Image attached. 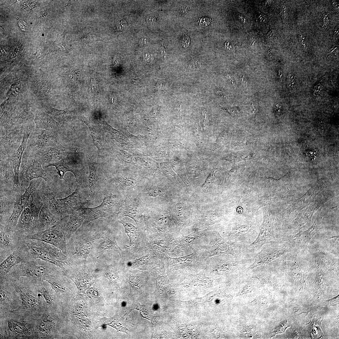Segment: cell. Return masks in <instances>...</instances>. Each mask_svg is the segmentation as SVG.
I'll return each mask as SVG.
<instances>
[{"mask_svg":"<svg viewBox=\"0 0 339 339\" xmlns=\"http://www.w3.org/2000/svg\"><path fill=\"white\" fill-rule=\"evenodd\" d=\"M23 136L24 128L13 131L0 128V148L8 157L11 156L20 146Z\"/></svg>","mask_w":339,"mask_h":339,"instance_id":"2e32d148","label":"cell"},{"mask_svg":"<svg viewBox=\"0 0 339 339\" xmlns=\"http://www.w3.org/2000/svg\"><path fill=\"white\" fill-rule=\"evenodd\" d=\"M78 119L84 122L88 127L90 131V135L92 137L94 145L96 147L99 152L102 153L104 152V148L101 142V139L99 133L94 128L83 119L78 117Z\"/></svg>","mask_w":339,"mask_h":339,"instance_id":"1f68e13d","label":"cell"},{"mask_svg":"<svg viewBox=\"0 0 339 339\" xmlns=\"http://www.w3.org/2000/svg\"><path fill=\"white\" fill-rule=\"evenodd\" d=\"M56 266L39 259L18 264L13 267V277L19 278L26 277L37 279H42Z\"/></svg>","mask_w":339,"mask_h":339,"instance_id":"52a82bcc","label":"cell"},{"mask_svg":"<svg viewBox=\"0 0 339 339\" xmlns=\"http://www.w3.org/2000/svg\"><path fill=\"white\" fill-rule=\"evenodd\" d=\"M40 293L43 296L46 303L49 304H51L53 303V299L49 292V291L45 288H42Z\"/></svg>","mask_w":339,"mask_h":339,"instance_id":"74e56055","label":"cell"},{"mask_svg":"<svg viewBox=\"0 0 339 339\" xmlns=\"http://www.w3.org/2000/svg\"><path fill=\"white\" fill-rule=\"evenodd\" d=\"M142 216L141 210L138 205L133 202H130V201L127 200H125L122 203L117 213V218L118 219L124 217H128L132 219L137 225L139 219Z\"/></svg>","mask_w":339,"mask_h":339,"instance_id":"cb8c5ba5","label":"cell"},{"mask_svg":"<svg viewBox=\"0 0 339 339\" xmlns=\"http://www.w3.org/2000/svg\"><path fill=\"white\" fill-rule=\"evenodd\" d=\"M91 81L92 90L93 91H95L96 90V81L94 75H91Z\"/></svg>","mask_w":339,"mask_h":339,"instance_id":"7dc6e473","label":"cell"},{"mask_svg":"<svg viewBox=\"0 0 339 339\" xmlns=\"http://www.w3.org/2000/svg\"><path fill=\"white\" fill-rule=\"evenodd\" d=\"M157 257L151 254L148 253L146 255L136 258L133 260H130L128 257H126L121 262L125 266H131L132 268L140 269H146L147 268H153V266L156 265Z\"/></svg>","mask_w":339,"mask_h":339,"instance_id":"d4e9b609","label":"cell"},{"mask_svg":"<svg viewBox=\"0 0 339 339\" xmlns=\"http://www.w3.org/2000/svg\"><path fill=\"white\" fill-rule=\"evenodd\" d=\"M61 219L53 214L47 206L43 205L39 213L36 233L51 227Z\"/></svg>","mask_w":339,"mask_h":339,"instance_id":"603a6c76","label":"cell"},{"mask_svg":"<svg viewBox=\"0 0 339 339\" xmlns=\"http://www.w3.org/2000/svg\"><path fill=\"white\" fill-rule=\"evenodd\" d=\"M322 16H323V26H325V27H326L329 23L330 20L326 13H324Z\"/></svg>","mask_w":339,"mask_h":339,"instance_id":"bcb514c9","label":"cell"},{"mask_svg":"<svg viewBox=\"0 0 339 339\" xmlns=\"http://www.w3.org/2000/svg\"><path fill=\"white\" fill-rule=\"evenodd\" d=\"M41 181L38 179L32 180L29 186L25 189L24 193L17 197L12 214L4 226L6 228L12 230H15L18 220L27 205L30 197L38 188Z\"/></svg>","mask_w":339,"mask_h":339,"instance_id":"ba28073f","label":"cell"},{"mask_svg":"<svg viewBox=\"0 0 339 339\" xmlns=\"http://www.w3.org/2000/svg\"><path fill=\"white\" fill-rule=\"evenodd\" d=\"M285 250L280 247H268L264 245L261 250L253 256L254 261L247 269H253L267 264L285 254Z\"/></svg>","mask_w":339,"mask_h":339,"instance_id":"e0dca14e","label":"cell"},{"mask_svg":"<svg viewBox=\"0 0 339 339\" xmlns=\"http://www.w3.org/2000/svg\"><path fill=\"white\" fill-rule=\"evenodd\" d=\"M16 291L19 294L22 302L20 305L14 311L19 309L33 308L38 305V300L35 295L27 289L15 285Z\"/></svg>","mask_w":339,"mask_h":339,"instance_id":"f1b7e54d","label":"cell"},{"mask_svg":"<svg viewBox=\"0 0 339 339\" xmlns=\"http://www.w3.org/2000/svg\"><path fill=\"white\" fill-rule=\"evenodd\" d=\"M69 215V218L65 226L67 242L71 237L76 232L85 220L83 210L72 212Z\"/></svg>","mask_w":339,"mask_h":339,"instance_id":"83f0119b","label":"cell"},{"mask_svg":"<svg viewBox=\"0 0 339 339\" xmlns=\"http://www.w3.org/2000/svg\"><path fill=\"white\" fill-rule=\"evenodd\" d=\"M34 260L41 259L64 271L71 265L69 259L59 249L48 243L35 239L24 240Z\"/></svg>","mask_w":339,"mask_h":339,"instance_id":"7a4b0ae2","label":"cell"},{"mask_svg":"<svg viewBox=\"0 0 339 339\" xmlns=\"http://www.w3.org/2000/svg\"><path fill=\"white\" fill-rule=\"evenodd\" d=\"M55 326V322L52 317L46 315L41 319L38 329L41 334L46 335L52 331Z\"/></svg>","mask_w":339,"mask_h":339,"instance_id":"4dcf8cb0","label":"cell"},{"mask_svg":"<svg viewBox=\"0 0 339 339\" xmlns=\"http://www.w3.org/2000/svg\"><path fill=\"white\" fill-rule=\"evenodd\" d=\"M52 182L48 183L42 180L37 189L43 205L47 206L51 212L61 219L67 215L56 198L57 192L54 189Z\"/></svg>","mask_w":339,"mask_h":339,"instance_id":"4fadbf2b","label":"cell"},{"mask_svg":"<svg viewBox=\"0 0 339 339\" xmlns=\"http://www.w3.org/2000/svg\"><path fill=\"white\" fill-rule=\"evenodd\" d=\"M43 205L37 190L30 197L27 205L23 211L15 231L23 237L36 233L40 212Z\"/></svg>","mask_w":339,"mask_h":339,"instance_id":"3957f363","label":"cell"},{"mask_svg":"<svg viewBox=\"0 0 339 339\" xmlns=\"http://www.w3.org/2000/svg\"><path fill=\"white\" fill-rule=\"evenodd\" d=\"M98 239H103L102 242L97 246L98 258L107 250H112L117 252L120 255L123 252L118 245L114 234L109 230L101 229H94Z\"/></svg>","mask_w":339,"mask_h":339,"instance_id":"44dd1931","label":"cell"},{"mask_svg":"<svg viewBox=\"0 0 339 339\" xmlns=\"http://www.w3.org/2000/svg\"><path fill=\"white\" fill-rule=\"evenodd\" d=\"M14 178L13 170L9 163L8 156L0 148V190H12Z\"/></svg>","mask_w":339,"mask_h":339,"instance_id":"ffe728a7","label":"cell"},{"mask_svg":"<svg viewBox=\"0 0 339 339\" xmlns=\"http://www.w3.org/2000/svg\"><path fill=\"white\" fill-rule=\"evenodd\" d=\"M78 41H80L86 43H89L94 41H102V40L94 35H89L83 37Z\"/></svg>","mask_w":339,"mask_h":339,"instance_id":"d590c367","label":"cell"},{"mask_svg":"<svg viewBox=\"0 0 339 339\" xmlns=\"http://www.w3.org/2000/svg\"><path fill=\"white\" fill-rule=\"evenodd\" d=\"M118 222L122 224L125 231L129 238L130 242L126 246L132 252L138 251L144 249L146 236H143L137 227L131 224L126 219L122 218L118 219Z\"/></svg>","mask_w":339,"mask_h":339,"instance_id":"d6986e66","label":"cell"},{"mask_svg":"<svg viewBox=\"0 0 339 339\" xmlns=\"http://www.w3.org/2000/svg\"><path fill=\"white\" fill-rule=\"evenodd\" d=\"M24 237L15 230L0 224V263L11 254L23 241Z\"/></svg>","mask_w":339,"mask_h":339,"instance_id":"8fae6325","label":"cell"},{"mask_svg":"<svg viewBox=\"0 0 339 339\" xmlns=\"http://www.w3.org/2000/svg\"><path fill=\"white\" fill-rule=\"evenodd\" d=\"M315 228L314 226L304 232L293 235L285 236L283 239L299 249H305L307 247L311 239L316 233Z\"/></svg>","mask_w":339,"mask_h":339,"instance_id":"4316f807","label":"cell"},{"mask_svg":"<svg viewBox=\"0 0 339 339\" xmlns=\"http://www.w3.org/2000/svg\"><path fill=\"white\" fill-rule=\"evenodd\" d=\"M289 327L287 320L282 321L275 327L273 332V335L285 332L286 329Z\"/></svg>","mask_w":339,"mask_h":339,"instance_id":"e575fe53","label":"cell"},{"mask_svg":"<svg viewBox=\"0 0 339 339\" xmlns=\"http://www.w3.org/2000/svg\"><path fill=\"white\" fill-rule=\"evenodd\" d=\"M24 240L11 254L0 263V275L2 277L6 276L16 265L35 260L32 257Z\"/></svg>","mask_w":339,"mask_h":339,"instance_id":"7c38bea8","label":"cell"},{"mask_svg":"<svg viewBox=\"0 0 339 339\" xmlns=\"http://www.w3.org/2000/svg\"><path fill=\"white\" fill-rule=\"evenodd\" d=\"M98 240L94 229L76 231L70 238L67 244V256L73 264L84 262L94 249L97 250L95 241Z\"/></svg>","mask_w":339,"mask_h":339,"instance_id":"6da1fadb","label":"cell"},{"mask_svg":"<svg viewBox=\"0 0 339 339\" xmlns=\"http://www.w3.org/2000/svg\"><path fill=\"white\" fill-rule=\"evenodd\" d=\"M276 31L275 30L271 29L266 35V37L268 38H275L276 36Z\"/></svg>","mask_w":339,"mask_h":339,"instance_id":"c3c4849f","label":"cell"},{"mask_svg":"<svg viewBox=\"0 0 339 339\" xmlns=\"http://www.w3.org/2000/svg\"><path fill=\"white\" fill-rule=\"evenodd\" d=\"M177 109L179 112H180L181 110V105L180 104L177 107Z\"/></svg>","mask_w":339,"mask_h":339,"instance_id":"f5cc1de1","label":"cell"},{"mask_svg":"<svg viewBox=\"0 0 339 339\" xmlns=\"http://www.w3.org/2000/svg\"><path fill=\"white\" fill-rule=\"evenodd\" d=\"M69 215L62 218L51 227L45 230L25 236L24 240L35 239L48 243L60 249L67 256L65 226Z\"/></svg>","mask_w":339,"mask_h":339,"instance_id":"277c9868","label":"cell"},{"mask_svg":"<svg viewBox=\"0 0 339 339\" xmlns=\"http://www.w3.org/2000/svg\"><path fill=\"white\" fill-rule=\"evenodd\" d=\"M240 80L244 86L245 87H246L248 84V80L246 77L244 75L241 76L240 77Z\"/></svg>","mask_w":339,"mask_h":339,"instance_id":"f6af8a7d","label":"cell"},{"mask_svg":"<svg viewBox=\"0 0 339 339\" xmlns=\"http://www.w3.org/2000/svg\"><path fill=\"white\" fill-rule=\"evenodd\" d=\"M65 32L61 35H57L54 42L55 48L57 50L65 51H67L65 42Z\"/></svg>","mask_w":339,"mask_h":339,"instance_id":"836d02e7","label":"cell"},{"mask_svg":"<svg viewBox=\"0 0 339 339\" xmlns=\"http://www.w3.org/2000/svg\"><path fill=\"white\" fill-rule=\"evenodd\" d=\"M57 200L67 215L83 210L87 203L82 184H78L75 191L67 197Z\"/></svg>","mask_w":339,"mask_h":339,"instance_id":"5bb4252c","label":"cell"},{"mask_svg":"<svg viewBox=\"0 0 339 339\" xmlns=\"http://www.w3.org/2000/svg\"><path fill=\"white\" fill-rule=\"evenodd\" d=\"M86 157L89 170V193L91 200H93L95 198L97 183L98 180L97 175L98 164L95 158L88 154H86Z\"/></svg>","mask_w":339,"mask_h":339,"instance_id":"484cf974","label":"cell"},{"mask_svg":"<svg viewBox=\"0 0 339 339\" xmlns=\"http://www.w3.org/2000/svg\"><path fill=\"white\" fill-rule=\"evenodd\" d=\"M103 202L94 207H85L83 212L85 220L91 221L101 218H110L118 212L122 203L119 197L111 193L104 195Z\"/></svg>","mask_w":339,"mask_h":339,"instance_id":"8992f818","label":"cell"},{"mask_svg":"<svg viewBox=\"0 0 339 339\" xmlns=\"http://www.w3.org/2000/svg\"><path fill=\"white\" fill-rule=\"evenodd\" d=\"M111 99L112 103L114 105H115L116 103V98L115 95H112L111 97Z\"/></svg>","mask_w":339,"mask_h":339,"instance_id":"681fc988","label":"cell"},{"mask_svg":"<svg viewBox=\"0 0 339 339\" xmlns=\"http://www.w3.org/2000/svg\"><path fill=\"white\" fill-rule=\"evenodd\" d=\"M211 22V19L208 18H202L200 19V25L207 26Z\"/></svg>","mask_w":339,"mask_h":339,"instance_id":"b9f144b4","label":"cell"},{"mask_svg":"<svg viewBox=\"0 0 339 339\" xmlns=\"http://www.w3.org/2000/svg\"><path fill=\"white\" fill-rule=\"evenodd\" d=\"M118 63H119V61H118V58L117 57H117H114V58L113 59V64L115 65H116L118 64Z\"/></svg>","mask_w":339,"mask_h":339,"instance_id":"f907efd6","label":"cell"},{"mask_svg":"<svg viewBox=\"0 0 339 339\" xmlns=\"http://www.w3.org/2000/svg\"><path fill=\"white\" fill-rule=\"evenodd\" d=\"M34 129V127L32 126L24 127L23 138L20 146L13 155L8 157L9 163L13 168L14 174L12 190L16 193H22L24 191V188L21 186L19 182V169L23 153L27 145L28 138Z\"/></svg>","mask_w":339,"mask_h":339,"instance_id":"30bf717a","label":"cell"},{"mask_svg":"<svg viewBox=\"0 0 339 339\" xmlns=\"http://www.w3.org/2000/svg\"><path fill=\"white\" fill-rule=\"evenodd\" d=\"M294 76L293 75L290 74L288 77V84L290 88H293L294 83Z\"/></svg>","mask_w":339,"mask_h":339,"instance_id":"ee69618b","label":"cell"},{"mask_svg":"<svg viewBox=\"0 0 339 339\" xmlns=\"http://www.w3.org/2000/svg\"><path fill=\"white\" fill-rule=\"evenodd\" d=\"M69 149L63 147L58 142L41 149L35 154L38 161L44 167L66 157L70 153Z\"/></svg>","mask_w":339,"mask_h":339,"instance_id":"9a60e30c","label":"cell"},{"mask_svg":"<svg viewBox=\"0 0 339 339\" xmlns=\"http://www.w3.org/2000/svg\"><path fill=\"white\" fill-rule=\"evenodd\" d=\"M238 17L239 18V19L240 20H241L242 22L243 23L245 22V19L243 16L241 14H238Z\"/></svg>","mask_w":339,"mask_h":339,"instance_id":"816d5d0a","label":"cell"},{"mask_svg":"<svg viewBox=\"0 0 339 339\" xmlns=\"http://www.w3.org/2000/svg\"><path fill=\"white\" fill-rule=\"evenodd\" d=\"M69 153L66 157L57 162L50 163L45 168L51 166L55 167L57 171V173L59 175L60 179L64 180V176L66 173L68 171L72 172L75 176L78 184L82 185L83 177L80 169L77 162L69 156Z\"/></svg>","mask_w":339,"mask_h":339,"instance_id":"ac0fdd59","label":"cell"},{"mask_svg":"<svg viewBox=\"0 0 339 339\" xmlns=\"http://www.w3.org/2000/svg\"><path fill=\"white\" fill-rule=\"evenodd\" d=\"M148 193L150 196L156 197L159 195V190L156 188H151L148 190Z\"/></svg>","mask_w":339,"mask_h":339,"instance_id":"f35d334b","label":"cell"},{"mask_svg":"<svg viewBox=\"0 0 339 339\" xmlns=\"http://www.w3.org/2000/svg\"><path fill=\"white\" fill-rule=\"evenodd\" d=\"M113 181L116 185L122 188L132 187L137 183L136 180L132 178H119L115 179Z\"/></svg>","mask_w":339,"mask_h":339,"instance_id":"d6a6232c","label":"cell"},{"mask_svg":"<svg viewBox=\"0 0 339 339\" xmlns=\"http://www.w3.org/2000/svg\"><path fill=\"white\" fill-rule=\"evenodd\" d=\"M105 323V325L111 326L118 331L126 333L125 328L118 321L110 320L106 321Z\"/></svg>","mask_w":339,"mask_h":339,"instance_id":"8d00e7d4","label":"cell"},{"mask_svg":"<svg viewBox=\"0 0 339 339\" xmlns=\"http://www.w3.org/2000/svg\"><path fill=\"white\" fill-rule=\"evenodd\" d=\"M22 157L19 169V180L21 186L27 188L33 180L42 178L47 183L52 181L36 157L24 153Z\"/></svg>","mask_w":339,"mask_h":339,"instance_id":"5b68a950","label":"cell"},{"mask_svg":"<svg viewBox=\"0 0 339 339\" xmlns=\"http://www.w3.org/2000/svg\"><path fill=\"white\" fill-rule=\"evenodd\" d=\"M17 195L12 191L0 190V224L5 225L12 213Z\"/></svg>","mask_w":339,"mask_h":339,"instance_id":"7402d4cb","label":"cell"},{"mask_svg":"<svg viewBox=\"0 0 339 339\" xmlns=\"http://www.w3.org/2000/svg\"><path fill=\"white\" fill-rule=\"evenodd\" d=\"M8 299V297L6 292L1 287H0V301L4 302Z\"/></svg>","mask_w":339,"mask_h":339,"instance_id":"60d3db41","label":"cell"},{"mask_svg":"<svg viewBox=\"0 0 339 339\" xmlns=\"http://www.w3.org/2000/svg\"><path fill=\"white\" fill-rule=\"evenodd\" d=\"M190 43L189 37L186 35H184L181 40V44L184 48L188 47Z\"/></svg>","mask_w":339,"mask_h":339,"instance_id":"ab89813d","label":"cell"},{"mask_svg":"<svg viewBox=\"0 0 339 339\" xmlns=\"http://www.w3.org/2000/svg\"><path fill=\"white\" fill-rule=\"evenodd\" d=\"M280 13L281 16L284 21H286L288 19V13L285 6L283 7Z\"/></svg>","mask_w":339,"mask_h":339,"instance_id":"7bdbcfd3","label":"cell"},{"mask_svg":"<svg viewBox=\"0 0 339 339\" xmlns=\"http://www.w3.org/2000/svg\"><path fill=\"white\" fill-rule=\"evenodd\" d=\"M58 142L56 136L53 133L36 128L29 136L25 153L35 155L41 149Z\"/></svg>","mask_w":339,"mask_h":339,"instance_id":"9c48e42d","label":"cell"},{"mask_svg":"<svg viewBox=\"0 0 339 339\" xmlns=\"http://www.w3.org/2000/svg\"><path fill=\"white\" fill-rule=\"evenodd\" d=\"M9 330L16 335H27L30 332V330L26 324L13 320L8 321Z\"/></svg>","mask_w":339,"mask_h":339,"instance_id":"f546056e","label":"cell"}]
</instances>
